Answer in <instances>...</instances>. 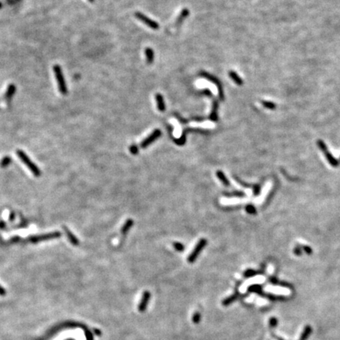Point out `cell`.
Instances as JSON below:
<instances>
[{
    "label": "cell",
    "instance_id": "1",
    "mask_svg": "<svg viewBox=\"0 0 340 340\" xmlns=\"http://www.w3.org/2000/svg\"><path fill=\"white\" fill-rule=\"evenodd\" d=\"M17 155L18 156V157H19L20 159H21V161H22V162L28 168V169H29L30 171L33 173V175H34L35 176L39 177V176L41 175V171H40V168L35 165V163L33 162L29 158V157H28V156L27 155V154H26L23 150H17Z\"/></svg>",
    "mask_w": 340,
    "mask_h": 340
},
{
    "label": "cell",
    "instance_id": "2",
    "mask_svg": "<svg viewBox=\"0 0 340 340\" xmlns=\"http://www.w3.org/2000/svg\"><path fill=\"white\" fill-rule=\"evenodd\" d=\"M61 235H62V233L60 231H53V232L41 234V235H32V236L28 237L27 241L32 243H37L43 242V241H48V240L54 239L59 238Z\"/></svg>",
    "mask_w": 340,
    "mask_h": 340
},
{
    "label": "cell",
    "instance_id": "3",
    "mask_svg": "<svg viewBox=\"0 0 340 340\" xmlns=\"http://www.w3.org/2000/svg\"><path fill=\"white\" fill-rule=\"evenodd\" d=\"M54 74H55V77L57 79L58 84V88L59 91L63 95H66L67 93V88H66V81H65V78L62 74V69L59 66H54Z\"/></svg>",
    "mask_w": 340,
    "mask_h": 340
},
{
    "label": "cell",
    "instance_id": "4",
    "mask_svg": "<svg viewBox=\"0 0 340 340\" xmlns=\"http://www.w3.org/2000/svg\"><path fill=\"white\" fill-rule=\"evenodd\" d=\"M200 76L202 77L205 78V79L209 80V81H211L212 83H213L214 84L216 85L217 88L218 89V94H219V98L221 101L225 100V95H224V91H223L222 85H221V82L219 81V80L216 77V76H212L211 74L208 73H205V72H202L200 73Z\"/></svg>",
    "mask_w": 340,
    "mask_h": 340
},
{
    "label": "cell",
    "instance_id": "5",
    "mask_svg": "<svg viewBox=\"0 0 340 340\" xmlns=\"http://www.w3.org/2000/svg\"><path fill=\"white\" fill-rule=\"evenodd\" d=\"M206 244H207V241H206V239H201L199 241V243H197V245L195 246V248H194L192 254H191L190 255L188 256V257H187V261L190 263L194 262V261L197 259L198 256L199 255L201 251H202V250L204 249V247L206 246Z\"/></svg>",
    "mask_w": 340,
    "mask_h": 340
},
{
    "label": "cell",
    "instance_id": "6",
    "mask_svg": "<svg viewBox=\"0 0 340 340\" xmlns=\"http://www.w3.org/2000/svg\"><path fill=\"white\" fill-rule=\"evenodd\" d=\"M135 15L140 21H141L142 22H144V24L149 26L150 28H153V29H157L159 28V24L157 22H155L154 21H152L151 19H150L149 17H147V16H145L144 14H142V13L136 12L135 14Z\"/></svg>",
    "mask_w": 340,
    "mask_h": 340
},
{
    "label": "cell",
    "instance_id": "7",
    "mask_svg": "<svg viewBox=\"0 0 340 340\" xmlns=\"http://www.w3.org/2000/svg\"><path fill=\"white\" fill-rule=\"evenodd\" d=\"M161 131L159 129L154 130V131H153V132H152L151 134L147 137V138H146L144 141L142 142L141 143L142 148H146V147H148L150 144L154 143L157 138H159V137L161 136Z\"/></svg>",
    "mask_w": 340,
    "mask_h": 340
},
{
    "label": "cell",
    "instance_id": "8",
    "mask_svg": "<svg viewBox=\"0 0 340 340\" xmlns=\"http://www.w3.org/2000/svg\"><path fill=\"white\" fill-rule=\"evenodd\" d=\"M63 230H64L65 233H66V236H67L68 239H69V242L71 243V244H73V246H78L80 244L79 239H77V237L74 235V234L66 226L62 227Z\"/></svg>",
    "mask_w": 340,
    "mask_h": 340
},
{
    "label": "cell",
    "instance_id": "9",
    "mask_svg": "<svg viewBox=\"0 0 340 340\" xmlns=\"http://www.w3.org/2000/svg\"><path fill=\"white\" fill-rule=\"evenodd\" d=\"M150 298V294L148 291H145L143 294V297H142L141 302L140 303V306H139V310L140 312H144L147 309V306L148 305L149 299Z\"/></svg>",
    "mask_w": 340,
    "mask_h": 340
},
{
    "label": "cell",
    "instance_id": "10",
    "mask_svg": "<svg viewBox=\"0 0 340 340\" xmlns=\"http://www.w3.org/2000/svg\"><path fill=\"white\" fill-rule=\"evenodd\" d=\"M217 109H218V101L214 100L213 103V109L211 111V114L209 115V120L212 121H217L218 119L217 116Z\"/></svg>",
    "mask_w": 340,
    "mask_h": 340
},
{
    "label": "cell",
    "instance_id": "11",
    "mask_svg": "<svg viewBox=\"0 0 340 340\" xmlns=\"http://www.w3.org/2000/svg\"><path fill=\"white\" fill-rule=\"evenodd\" d=\"M155 98L156 102H157V108H158L159 110L161 111V112L166 110V104H165L164 98H163L162 95L161 94H156Z\"/></svg>",
    "mask_w": 340,
    "mask_h": 340
},
{
    "label": "cell",
    "instance_id": "12",
    "mask_svg": "<svg viewBox=\"0 0 340 340\" xmlns=\"http://www.w3.org/2000/svg\"><path fill=\"white\" fill-rule=\"evenodd\" d=\"M16 92V87L14 84H10L9 85L8 88H7V91L6 92V99L7 101H11V99L12 98V97L14 96V93Z\"/></svg>",
    "mask_w": 340,
    "mask_h": 340
},
{
    "label": "cell",
    "instance_id": "13",
    "mask_svg": "<svg viewBox=\"0 0 340 340\" xmlns=\"http://www.w3.org/2000/svg\"><path fill=\"white\" fill-rule=\"evenodd\" d=\"M229 76L230 78H231L232 80H233L234 82H235L236 84L238 85H243V80L241 79V77H240L239 76L238 74H237L235 72H234V71H230L229 72Z\"/></svg>",
    "mask_w": 340,
    "mask_h": 340
},
{
    "label": "cell",
    "instance_id": "14",
    "mask_svg": "<svg viewBox=\"0 0 340 340\" xmlns=\"http://www.w3.org/2000/svg\"><path fill=\"white\" fill-rule=\"evenodd\" d=\"M133 224H134V222H133L132 220H131V219L127 220L126 222L124 223V225H123V227L121 228V233H122L123 235H125V234H126L127 232L129 231L130 228L132 227Z\"/></svg>",
    "mask_w": 340,
    "mask_h": 340
},
{
    "label": "cell",
    "instance_id": "15",
    "mask_svg": "<svg viewBox=\"0 0 340 340\" xmlns=\"http://www.w3.org/2000/svg\"><path fill=\"white\" fill-rule=\"evenodd\" d=\"M311 333H312V328H311V327L309 325H307L305 328V329H304L302 335H301L299 340H307V338L310 336Z\"/></svg>",
    "mask_w": 340,
    "mask_h": 340
},
{
    "label": "cell",
    "instance_id": "16",
    "mask_svg": "<svg viewBox=\"0 0 340 340\" xmlns=\"http://www.w3.org/2000/svg\"><path fill=\"white\" fill-rule=\"evenodd\" d=\"M217 176L218 179H219V180H221V181L222 182L225 186H229L230 185L229 181H228V180L227 179L226 176H225V175L224 174L221 170H218V171L217 172Z\"/></svg>",
    "mask_w": 340,
    "mask_h": 340
},
{
    "label": "cell",
    "instance_id": "17",
    "mask_svg": "<svg viewBox=\"0 0 340 340\" xmlns=\"http://www.w3.org/2000/svg\"><path fill=\"white\" fill-rule=\"evenodd\" d=\"M146 56H147V61L148 64H151L153 61H154V51L151 48H147L145 50Z\"/></svg>",
    "mask_w": 340,
    "mask_h": 340
},
{
    "label": "cell",
    "instance_id": "18",
    "mask_svg": "<svg viewBox=\"0 0 340 340\" xmlns=\"http://www.w3.org/2000/svg\"><path fill=\"white\" fill-rule=\"evenodd\" d=\"M11 161H12V159L10 156H5L0 161V166L2 168H6L7 166L11 165Z\"/></svg>",
    "mask_w": 340,
    "mask_h": 340
},
{
    "label": "cell",
    "instance_id": "19",
    "mask_svg": "<svg viewBox=\"0 0 340 340\" xmlns=\"http://www.w3.org/2000/svg\"><path fill=\"white\" fill-rule=\"evenodd\" d=\"M236 299H237V295H231V296L227 298V299H225V300L223 301L222 304L225 306H229V305H231V303H233Z\"/></svg>",
    "mask_w": 340,
    "mask_h": 340
},
{
    "label": "cell",
    "instance_id": "20",
    "mask_svg": "<svg viewBox=\"0 0 340 340\" xmlns=\"http://www.w3.org/2000/svg\"><path fill=\"white\" fill-rule=\"evenodd\" d=\"M261 104H262L263 106L265 107V108H267V109L275 110L276 108V104L274 103V102H268V101H264V100H261Z\"/></svg>",
    "mask_w": 340,
    "mask_h": 340
},
{
    "label": "cell",
    "instance_id": "21",
    "mask_svg": "<svg viewBox=\"0 0 340 340\" xmlns=\"http://www.w3.org/2000/svg\"><path fill=\"white\" fill-rule=\"evenodd\" d=\"M189 14V11L187 10V9H184V10H183V11H181V13H180V16H179V17H178V20H177V24H180V22H181L182 21H183V19H184L185 17H187V16Z\"/></svg>",
    "mask_w": 340,
    "mask_h": 340
},
{
    "label": "cell",
    "instance_id": "22",
    "mask_svg": "<svg viewBox=\"0 0 340 340\" xmlns=\"http://www.w3.org/2000/svg\"><path fill=\"white\" fill-rule=\"evenodd\" d=\"M174 141L176 144H178V145H180V146L183 145V144H185V142H186V133H185V131L183 135L181 136L180 138L177 139V140H174Z\"/></svg>",
    "mask_w": 340,
    "mask_h": 340
},
{
    "label": "cell",
    "instance_id": "23",
    "mask_svg": "<svg viewBox=\"0 0 340 340\" xmlns=\"http://www.w3.org/2000/svg\"><path fill=\"white\" fill-rule=\"evenodd\" d=\"M201 320V315L199 312H195L193 315V317H192V321H193L194 324H199Z\"/></svg>",
    "mask_w": 340,
    "mask_h": 340
},
{
    "label": "cell",
    "instance_id": "24",
    "mask_svg": "<svg viewBox=\"0 0 340 340\" xmlns=\"http://www.w3.org/2000/svg\"><path fill=\"white\" fill-rule=\"evenodd\" d=\"M173 247H174V248L176 249L177 251H179V252L183 250V249H184L183 244H181L180 243H175L173 244Z\"/></svg>",
    "mask_w": 340,
    "mask_h": 340
},
{
    "label": "cell",
    "instance_id": "25",
    "mask_svg": "<svg viewBox=\"0 0 340 340\" xmlns=\"http://www.w3.org/2000/svg\"><path fill=\"white\" fill-rule=\"evenodd\" d=\"M277 325H278V320L276 319V318L272 317L271 319L269 320L270 327H272V328H275Z\"/></svg>",
    "mask_w": 340,
    "mask_h": 340
},
{
    "label": "cell",
    "instance_id": "26",
    "mask_svg": "<svg viewBox=\"0 0 340 340\" xmlns=\"http://www.w3.org/2000/svg\"><path fill=\"white\" fill-rule=\"evenodd\" d=\"M20 241H21V238L18 236H14L9 239V242L11 243H19Z\"/></svg>",
    "mask_w": 340,
    "mask_h": 340
},
{
    "label": "cell",
    "instance_id": "27",
    "mask_svg": "<svg viewBox=\"0 0 340 340\" xmlns=\"http://www.w3.org/2000/svg\"><path fill=\"white\" fill-rule=\"evenodd\" d=\"M130 151L132 154H137L139 152V149L136 145H132L130 147Z\"/></svg>",
    "mask_w": 340,
    "mask_h": 340
},
{
    "label": "cell",
    "instance_id": "28",
    "mask_svg": "<svg viewBox=\"0 0 340 340\" xmlns=\"http://www.w3.org/2000/svg\"><path fill=\"white\" fill-rule=\"evenodd\" d=\"M6 227V223L4 221H0V229H5Z\"/></svg>",
    "mask_w": 340,
    "mask_h": 340
},
{
    "label": "cell",
    "instance_id": "29",
    "mask_svg": "<svg viewBox=\"0 0 340 340\" xmlns=\"http://www.w3.org/2000/svg\"><path fill=\"white\" fill-rule=\"evenodd\" d=\"M14 219H15V213H14V212H11V213H10V217H9V220H10V221H14Z\"/></svg>",
    "mask_w": 340,
    "mask_h": 340
},
{
    "label": "cell",
    "instance_id": "30",
    "mask_svg": "<svg viewBox=\"0 0 340 340\" xmlns=\"http://www.w3.org/2000/svg\"><path fill=\"white\" fill-rule=\"evenodd\" d=\"M202 93L205 94V95H208L209 97H212V93H211L210 91L208 90V89H205V90L202 91Z\"/></svg>",
    "mask_w": 340,
    "mask_h": 340
},
{
    "label": "cell",
    "instance_id": "31",
    "mask_svg": "<svg viewBox=\"0 0 340 340\" xmlns=\"http://www.w3.org/2000/svg\"><path fill=\"white\" fill-rule=\"evenodd\" d=\"M247 212H249L250 213H254V211H255V210H254V207L250 206V205H248V206H247Z\"/></svg>",
    "mask_w": 340,
    "mask_h": 340
},
{
    "label": "cell",
    "instance_id": "32",
    "mask_svg": "<svg viewBox=\"0 0 340 340\" xmlns=\"http://www.w3.org/2000/svg\"><path fill=\"white\" fill-rule=\"evenodd\" d=\"M0 294H1V295H4V294H5V291H4V289L2 288L1 286H0Z\"/></svg>",
    "mask_w": 340,
    "mask_h": 340
},
{
    "label": "cell",
    "instance_id": "33",
    "mask_svg": "<svg viewBox=\"0 0 340 340\" xmlns=\"http://www.w3.org/2000/svg\"><path fill=\"white\" fill-rule=\"evenodd\" d=\"M89 1H90V2H94V1H95V0H89Z\"/></svg>",
    "mask_w": 340,
    "mask_h": 340
},
{
    "label": "cell",
    "instance_id": "34",
    "mask_svg": "<svg viewBox=\"0 0 340 340\" xmlns=\"http://www.w3.org/2000/svg\"><path fill=\"white\" fill-rule=\"evenodd\" d=\"M2 7V4H1V2H0V8Z\"/></svg>",
    "mask_w": 340,
    "mask_h": 340
}]
</instances>
